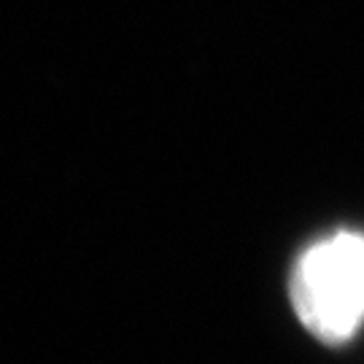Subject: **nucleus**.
Masks as SVG:
<instances>
[{
    "label": "nucleus",
    "mask_w": 364,
    "mask_h": 364,
    "mask_svg": "<svg viewBox=\"0 0 364 364\" xmlns=\"http://www.w3.org/2000/svg\"><path fill=\"white\" fill-rule=\"evenodd\" d=\"M289 297L313 338L351 340L364 324V232L340 230L311 243L291 267Z\"/></svg>",
    "instance_id": "obj_1"
}]
</instances>
